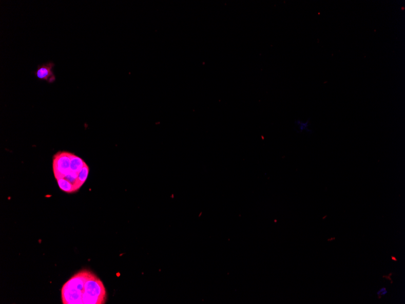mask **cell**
Instances as JSON below:
<instances>
[{
  "instance_id": "obj_3",
  "label": "cell",
  "mask_w": 405,
  "mask_h": 304,
  "mask_svg": "<svg viewBox=\"0 0 405 304\" xmlns=\"http://www.w3.org/2000/svg\"><path fill=\"white\" fill-rule=\"evenodd\" d=\"M54 66V63L52 62L38 65L37 66V70L34 72V74L40 81H46L49 83H54L56 80L55 75L53 71Z\"/></svg>"
},
{
  "instance_id": "obj_1",
  "label": "cell",
  "mask_w": 405,
  "mask_h": 304,
  "mask_svg": "<svg viewBox=\"0 0 405 304\" xmlns=\"http://www.w3.org/2000/svg\"><path fill=\"white\" fill-rule=\"evenodd\" d=\"M62 300L63 304H104L105 287L94 273L83 270L63 286Z\"/></svg>"
},
{
  "instance_id": "obj_5",
  "label": "cell",
  "mask_w": 405,
  "mask_h": 304,
  "mask_svg": "<svg viewBox=\"0 0 405 304\" xmlns=\"http://www.w3.org/2000/svg\"><path fill=\"white\" fill-rule=\"evenodd\" d=\"M388 291L386 290V288H384H384H381L379 290V292H377V295L379 296H383L386 295Z\"/></svg>"
},
{
  "instance_id": "obj_2",
  "label": "cell",
  "mask_w": 405,
  "mask_h": 304,
  "mask_svg": "<svg viewBox=\"0 0 405 304\" xmlns=\"http://www.w3.org/2000/svg\"><path fill=\"white\" fill-rule=\"evenodd\" d=\"M52 166L59 188L66 193L78 192L88 179L89 166L74 154L56 153L53 156Z\"/></svg>"
},
{
  "instance_id": "obj_4",
  "label": "cell",
  "mask_w": 405,
  "mask_h": 304,
  "mask_svg": "<svg viewBox=\"0 0 405 304\" xmlns=\"http://www.w3.org/2000/svg\"><path fill=\"white\" fill-rule=\"evenodd\" d=\"M294 125H295V129L298 132L311 133L312 132L309 120H297L294 123Z\"/></svg>"
}]
</instances>
